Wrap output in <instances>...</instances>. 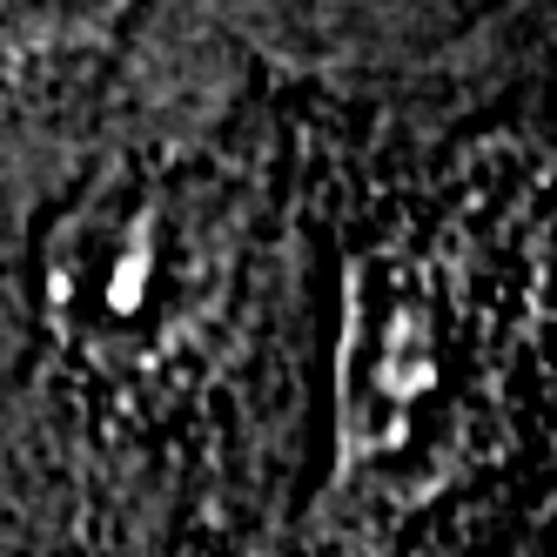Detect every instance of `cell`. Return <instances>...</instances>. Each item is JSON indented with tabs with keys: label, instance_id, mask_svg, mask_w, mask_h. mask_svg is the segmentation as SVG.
<instances>
[{
	"label": "cell",
	"instance_id": "cell-1",
	"mask_svg": "<svg viewBox=\"0 0 557 557\" xmlns=\"http://www.w3.org/2000/svg\"><path fill=\"white\" fill-rule=\"evenodd\" d=\"M215 302V243L175 188H95L48 243V315L101 363H154Z\"/></svg>",
	"mask_w": 557,
	"mask_h": 557
},
{
	"label": "cell",
	"instance_id": "cell-2",
	"mask_svg": "<svg viewBox=\"0 0 557 557\" xmlns=\"http://www.w3.org/2000/svg\"><path fill=\"white\" fill-rule=\"evenodd\" d=\"M444 315L430 275L404 256H370L349 269L343 296V444L356 457L396 450L417 430L436 383Z\"/></svg>",
	"mask_w": 557,
	"mask_h": 557
}]
</instances>
